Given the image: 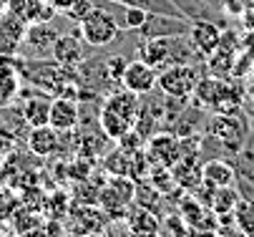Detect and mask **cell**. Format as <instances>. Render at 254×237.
<instances>
[{
  "instance_id": "44dd1931",
  "label": "cell",
  "mask_w": 254,
  "mask_h": 237,
  "mask_svg": "<svg viewBox=\"0 0 254 237\" xmlns=\"http://www.w3.org/2000/svg\"><path fill=\"white\" fill-rule=\"evenodd\" d=\"M232 166H234V179H242V182H249L254 184V149H239L237 154L229 157Z\"/></svg>"
},
{
  "instance_id": "277c9868",
  "label": "cell",
  "mask_w": 254,
  "mask_h": 237,
  "mask_svg": "<svg viewBox=\"0 0 254 237\" xmlns=\"http://www.w3.org/2000/svg\"><path fill=\"white\" fill-rule=\"evenodd\" d=\"M199 79H201V74L194 63H179V66H169V69H164L159 74V88L166 96L189 98V96H194Z\"/></svg>"
},
{
  "instance_id": "83f0119b",
  "label": "cell",
  "mask_w": 254,
  "mask_h": 237,
  "mask_svg": "<svg viewBox=\"0 0 254 237\" xmlns=\"http://www.w3.org/2000/svg\"><path fill=\"white\" fill-rule=\"evenodd\" d=\"M48 3H51L56 10H63V13H65L70 5H73V0H48Z\"/></svg>"
},
{
  "instance_id": "2e32d148",
  "label": "cell",
  "mask_w": 254,
  "mask_h": 237,
  "mask_svg": "<svg viewBox=\"0 0 254 237\" xmlns=\"http://www.w3.org/2000/svg\"><path fill=\"white\" fill-rule=\"evenodd\" d=\"M28 149L35 157H51L58 152V131L46 124V126H33L28 134Z\"/></svg>"
},
{
  "instance_id": "8992f818",
  "label": "cell",
  "mask_w": 254,
  "mask_h": 237,
  "mask_svg": "<svg viewBox=\"0 0 254 237\" xmlns=\"http://www.w3.org/2000/svg\"><path fill=\"white\" fill-rule=\"evenodd\" d=\"M86 41H83V36H81V28H76L70 36H58V41L53 43V48H51V56H53V61L56 63H61V66H68V69H78V63L81 61H86Z\"/></svg>"
},
{
  "instance_id": "484cf974",
  "label": "cell",
  "mask_w": 254,
  "mask_h": 237,
  "mask_svg": "<svg viewBox=\"0 0 254 237\" xmlns=\"http://www.w3.org/2000/svg\"><path fill=\"white\" fill-rule=\"evenodd\" d=\"M91 8H93L91 0H73V5H70L63 15H65V18H70V20H76V23H81V20L91 13Z\"/></svg>"
},
{
  "instance_id": "8fae6325",
  "label": "cell",
  "mask_w": 254,
  "mask_h": 237,
  "mask_svg": "<svg viewBox=\"0 0 254 237\" xmlns=\"http://www.w3.org/2000/svg\"><path fill=\"white\" fill-rule=\"evenodd\" d=\"M184 33H189V23L184 18L161 15V13H151L149 23L141 28L143 38H169V36H184Z\"/></svg>"
},
{
  "instance_id": "7c38bea8",
  "label": "cell",
  "mask_w": 254,
  "mask_h": 237,
  "mask_svg": "<svg viewBox=\"0 0 254 237\" xmlns=\"http://www.w3.org/2000/svg\"><path fill=\"white\" fill-rule=\"evenodd\" d=\"M8 13H13L25 25H30V23H48V20H53L56 8L48 3V0H10Z\"/></svg>"
},
{
  "instance_id": "f1b7e54d",
  "label": "cell",
  "mask_w": 254,
  "mask_h": 237,
  "mask_svg": "<svg viewBox=\"0 0 254 237\" xmlns=\"http://www.w3.org/2000/svg\"><path fill=\"white\" fill-rule=\"evenodd\" d=\"M8 3H10V0H0V13L8 10Z\"/></svg>"
},
{
  "instance_id": "f546056e",
  "label": "cell",
  "mask_w": 254,
  "mask_h": 237,
  "mask_svg": "<svg viewBox=\"0 0 254 237\" xmlns=\"http://www.w3.org/2000/svg\"><path fill=\"white\" fill-rule=\"evenodd\" d=\"M244 3V8H249V5H254V0H242Z\"/></svg>"
},
{
  "instance_id": "ba28073f",
  "label": "cell",
  "mask_w": 254,
  "mask_h": 237,
  "mask_svg": "<svg viewBox=\"0 0 254 237\" xmlns=\"http://www.w3.org/2000/svg\"><path fill=\"white\" fill-rule=\"evenodd\" d=\"M81 121V106H78V98H70V96H56L51 101V116L48 124L63 134V131H73Z\"/></svg>"
},
{
  "instance_id": "4dcf8cb0",
  "label": "cell",
  "mask_w": 254,
  "mask_h": 237,
  "mask_svg": "<svg viewBox=\"0 0 254 237\" xmlns=\"http://www.w3.org/2000/svg\"><path fill=\"white\" fill-rule=\"evenodd\" d=\"M209 237H227L224 232H214V235H209Z\"/></svg>"
},
{
  "instance_id": "7a4b0ae2",
  "label": "cell",
  "mask_w": 254,
  "mask_h": 237,
  "mask_svg": "<svg viewBox=\"0 0 254 237\" xmlns=\"http://www.w3.org/2000/svg\"><path fill=\"white\" fill-rule=\"evenodd\" d=\"M247 131H249L247 129V116L242 111H234V114H216L209 121L206 134H211L229 154H237L239 149H244Z\"/></svg>"
},
{
  "instance_id": "4fadbf2b",
  "label": "cell",
  "mask_w": 254,
  "mask_h": 237,
  "mask_svg": "<svg viewBox=\"0 0 254 237\" xmlns=\"http://www.w3.org/2000/svg\"><path fill=\"white\" fill-rule=\"evenodd\" d=\"M126 230H128L131 237H159L161 235V222H159L156 212L136 205L126 212Z\"/></svg>"
},
{
  "instance_id": "ac0fdd59",
  "label": "cell",
  "mask_w": 254,
  "mask_h": 237,
  "mask_svg": "<svg viewBox=\"0 0 254 237\" xmlns=\"http://www.w3.org/2000/svg\"><path fill=\"white\" fill-rule=\"evenodd\" d=\"M138 53H141V61L149 63L151 69H156V71H164L169 66L166 38H143V43L138 46Z\"/></svg>"
},
{
  "instance_id": "52a82bcc",
  "label": "cell",
  "mask_w": 254,
  "mask_h": 237,
  "mask_svg": "<svg viewBox=\"0 0 254 237\" xmlns=\"http://www.w3.org/2000/svg\"><path fill=\"white\" fill-rule=\"evenodd\" d=\"M146 157L151 159V164L174 166L181 159V139L176 137V134H171V131L154 134V137H149Z\"/></svg>"
},
{
  "instance_id": "9c48e42d",
  "label": "cell",
  "mask_w": 254,
  "mask_h": 237,
  "mask_svg": "<svg viewBox=\"0 0 254 237\" xmlns=\"http://www.w3.org/2000/svg\"><path fill=\"white\" fill-rule=\"evenodd\" d=\"M189 41L196 48V53L206 58L222 46V28L214 20H194L189 25Z\"/></svg>"
},
{
  "instance_id": "ffe728a7",
  "label": "cell",
  "mask_w": 254,
  "mask_h": 237,
  "mask_svg": "<svg viewBox=\"0 0 254 237\" xmlns=\"http://www.w3.org/2000/svg\"><path fill=\"white\" fill-rule=\"evenodd\" d=\"M206 71L214 79H227L229 74H234V51L219 46L211 56H206Z\"/></svg>"
},
{
  "instance_id": "5b68a950",
  "label": "cell",
  "mask_w": 254,
  "mask_h": 237,
  "mask_svg": "<svg viewBox=\"0 0 254 237\" xmlns=\"http://www.w3.org/2000/svg\"><path fill=\"white\" fill-rule=\"evenodd\" d=\"M121 86L128 88L131 93L146 96V93H151L159 86V71L151 69L149 63H143L141 58L128 61L126 69H124V76H121Z\"/></svg>"
},
{
  "instance_id": "6da1fadb",
  "label": "cell",
  "mask_w": 254,
  "mask_h": 237,
  "mask_svg": "<svg viewBox=\"0 0 254 237\" xmlns=\"http://www.w3.org/2000/svg\"><path fill=\"white\" fill-rule=\"evenodd\" d=\"M141 109V96L131 93L128 88H114L111 93H106L101 111H98V126L111 142H119L124 134H128L136 124Z\"/></svg>"
},
{
  "instance_id": "d6986e66",
  "label": "cell",
  "mask_w": 254,
  "mask_h": 237,
  "mask_svg": "<svg viewBox=\"0 0 254 237\" xmlns=\"http://www.w3.org/2000/svg\"><path fill=\"white\" fill-rule=\"evenodd\" d=\"M239 199H242V197H239V192H237L234 184H229V187H216L214 194H211V202H209V210H211L214 215H219V217L234 215Z\"/></svg>"
},
{
  "instance_id": "4316f807",
  "label": "cell",
  "mask_w": 254,
  "mask_h": 237,
  "mask_svg": "<svg viewBox=\"0 0 254 237\" xmlns=\"http://www.w3.org/2000/svg\"><path fill=\"white\" fill-rule=\"evenodd\" d=\"M242 23H244V28L254 36V5H249V8H244V13H242Z\"/></svg>"
},
{
  "instance_id": "1f68e13d",
  "label": "cell",
  "mask_w": 254,
  "mask_h": 237,
  "mask_svg": "<svg viewBox=\"0 0 254 237\" xmlns=\"http://www.w3.org/2000/svg\"><path fill=\"white\" fill-rule=\"evenodd\" d=\"M0 237H5V232H3V227H0Z\"/></svg>"
},
{
  "instance_id": "e0dca14e",
  "label": "cell",
  "mask_w": 254,
  "mask_h": 237,
  "mask_svg": "<svg viewBox=\"0 0 254 237\" xmlns=\"http://www.w3.org/2000/svg\"><path fill=\"white\" fill-rule=\"evenodd\" d=\"M201 179L211 187L234 184V166L229 159H206L201 164Z\"/></svg>"
},
{
  "instance_id": "9a60e30c",
  "label": "cell",
  "mask_w": 254,
  "mask_h": 237,
  "mask_svg": "<svg viewBox=\"0 0 254 237\" xmlns=\"http://www.w3.org/2000/svg\"><path fill=\"white\" fill-rule=\"evenodd\" d=\"M51 96H43V91H38L35 96L25 98L23 101V121L33 129V126H46L48 124V116H51Z\"/></svg>"
},
{
  "instance_id": "3957f363",
  "label": "cell",
  "mask_w": 254,
  "mask_h": 237,
  "mask_svg": "<svg viewBox=\"0 0 254 237\" xmlns=\"http://www.w3.org/2000/svg\"><path fill=\"white\" fill-rule=\"evenodd\" d=\"M81 28V36L83 41L91 46V48H103L108 43H114L119 38V33H121V25L119 20L111 15V13H106L103 8H91V13L78 23Z\"/></svg>"
},
{
  "instance_id": "30bf717a",
  "label": "cell",
  "mask_w": 254,
  "mask_h": 237,
  "mask_svg": "<svg viewBox=\"0 0 254 237\" xmlns=\"http://www.w3.org/2000/svg\"><path fill=\"white\" fill-rule=\"evenodd\" d=\"M25 23L13 13H0V58H13L23 46Z\"/></svg>"
},
{
  "instance_id": "d4e9b609",
  "label": "cell",
  "mask_w": 254,
  "mask_h": 237,
  "mask_svg": "<svg viewBox=\"0 0 254 237\" xmlns=\"http://www.w3.org/2000/svg\"><path fill=\"white\" fill-rule=\"evenodd\" d=\"M149 10L143 8H133V5H126L124 8V28L126 30H141L143 25L149 23Z\"/></svg>"
},
{
  "instance_id": "7402d4cb",
  "label": "cell",
  "mask_w": 254,
  "mask_h": 237,
  "mask_svg": "<svg viewBox=\"0 0 254 237\" xmlns=\"http://www.w3.org/2000/svg\"><path fill=\"white\" fill-rule=\"evenodd\" d=\"M114 3L121 5H133V8H143L149 13H161V15H176V18H184L181 10L171 3V0H114Z\"/></svg>"
},
{
  "instance_id": "603a6c76",
  "label": "cell",
  "mask_w": 254,
  "mask_h": 237,
  "mask_svg": "<svg viewBox=\"0 0 254 237\" xmlns=\"http://www.w3.org/2000/svg\"><path fill=\"white\" fill-rule=\"evenodd\" d=\"M234 227L242 235L254 237V199H239L234 210Z\"/></svg>"
},
{
  "instance_id": "5bb4252c",
  "label": "cell",
  "mask_w": 254,
  "mask_h": 237,
  "mask_svg": "<svg viewBox=\"0 0 254 237\" xmlns=\"http://www.w3.org/2000/svg\"><path fill=\"white\" fill-rule=\"evenodd\" d=\"M61 33L53 28V23H30L25 25V36H23V43L33 51H41V53H48L53 48V43L58 41Z\"/></svg>"
},
{
  "instance_id": "cb8c5ba5",
  "label": "cell",
  "mask_w": 254,
  "mask_h": 237,
  "mask_svg": "<svg viewBox=\"0 0 254 237\" xmlns=\"http://www.w3.org/2000/svg\"><path fill=\"white\" fill-rule=\"evenodd\" d=\"M133 202H136L138 207H146V210L156 212L159 205H161V192L151 182L149 184H136L133 187Z\"/></svg>"
}]
</instances>
